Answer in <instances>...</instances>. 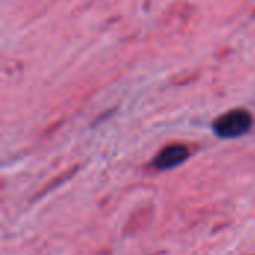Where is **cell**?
I'll return each mask as SVG.
<instances>
[{"label": "cell", "instance_id": "obj_1", "mask_svg": "<svg viewBox=\"0 0 255 255\" xmlns=\"http://www.w3.org/2000/svg\"><path fill=\"white\" fill-rule=\"evenodd\" d=\"M253 115L242 108L232 109L214 121V133L221 139H236L247 134L253 127Z\"/></svg>", "mask_w": 255, "mask_h": 255}, {"label": "cell", "instance_id": "obj_2", "mask_svg": "<svg viewBox=\"0 0 255 255\" xmlns=\"http://www.w3.org/2000/svg\"><path fill=\"white\" fill-rule=\"evenodd\" d=\"M190 157V149L184 143H172L164 146L152 160V166L157 170H170L182 163H185Z\"/></svg>", "mask_w": 255, "mask_h": 255}]
</instances>
